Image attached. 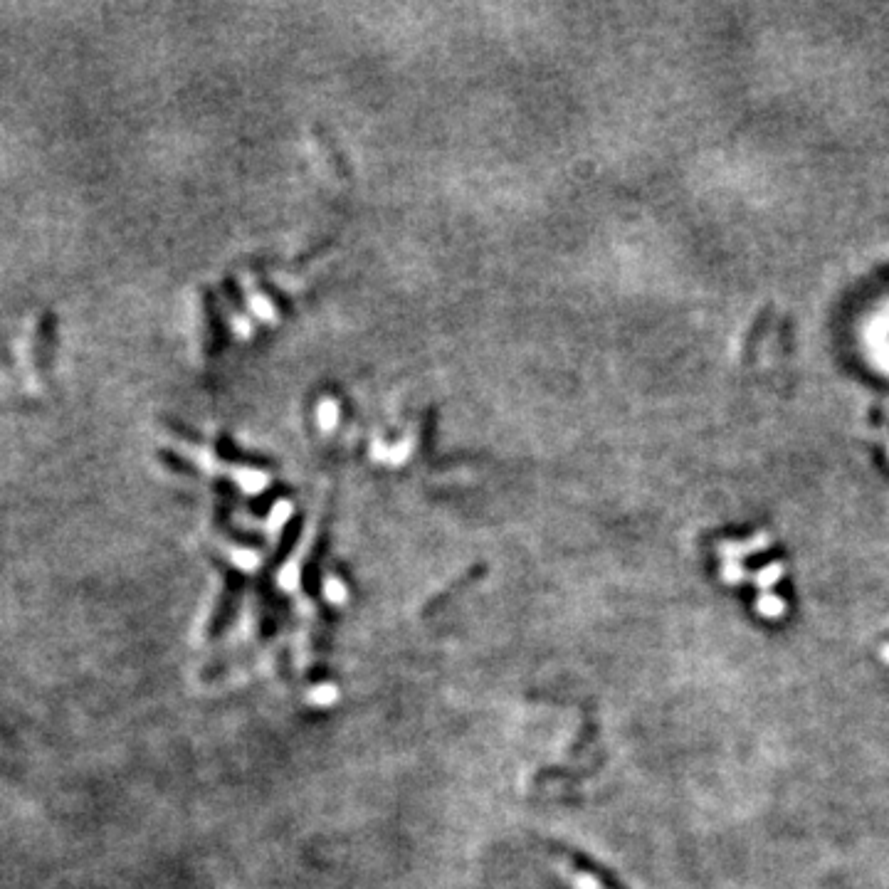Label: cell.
<instances>
[{
	"label": "cell",
	"instance_id": "cell-5",
	"mask_svg": "<svg viewBox=\"0 0 889 889\" xmlns=\"http://www.w3.org/2000/svg\"><path fill=\"white\" fill-rule=\"evenodd\" d=\"M882 657H885V660L889 662V645H887V647H882Z\"/></svg>",
	"mask_w": 889,
	"mask_h": 889
},
{
	"label": "cell",
	"instance_id": "cell-4",
	"mask_svg": "<svg viewBox=\"0 0 889 889\" xmlns=\"http://www.w3.org/2000/svg\"><path fill=\"white\" fill-rule=\"evenodd\" d=\"M722 581L729 583V586H736V583L746 581V571L736 561H727L722 568Z\"/></svg>",
	"mask_w": 889,
	"mask_h": 889
},
{
	"label": "cell",
	"instance_id": "cell-3",
	"mask_svg": "<svg viewBox=\"0 0 889 889\" xmlns=\"http://www.w3.org/2000/svg\"><path fill=\"white\" fill-rule=\"evenodd\" d=\"M781 576H783V566L781 564H771V566H764L759 573H756L754 583L766 591V588H771L773 583L781 581Z\"/></svg>",
	"mask_w": 889,
	"mask_h": 889
},
{
	"label": "cell",
	"instance_id": "cell-1",
	"mask_svg": "<svg viewBox=\"0 0 889 889\" xmlns=\"http://www.w3.org/2000/svg\"><path fill=\"white\" fill-rule=\"evenodd\" d=\"M766 546H771V536H768L766 531H759V534L749 541H724V544H719V554H722L727 561H736L754 554V551L766 549Z\"/></svg>",
	"mask_w": 889,
	"mask_h": 889
},
{
	"label": "cell",
	"instance_id": "cell-2",
	"mask_svg": "<svg viewBox=\"0 0 889 889\" xmlns=\"http://www.w3.org/2000/svg\"><path fill=\"white\" fill-rule=\"evenodd\" d=\"M756 610H759L761 618L776 620L786 613V603H783L778 596H773V593H761L759 601H756Z\"/></svg>",
	"mask_w": 889,
	"mask_h": 889
}]
</instances>
